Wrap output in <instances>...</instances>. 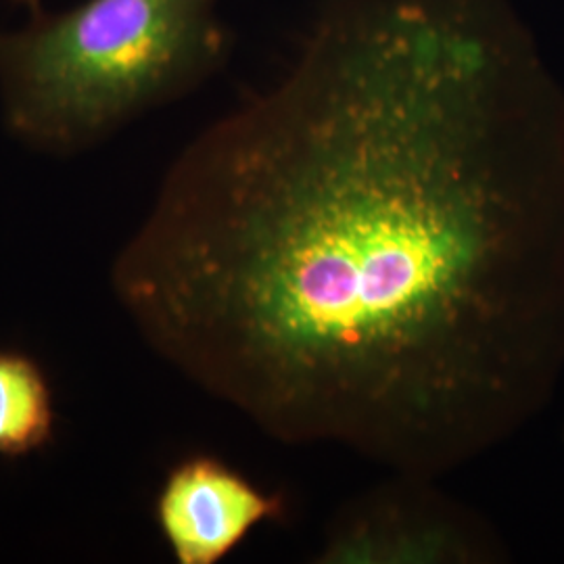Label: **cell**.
I'll return each instance as SVG.
<instances>
[{
	"label": "cell",
	"instance_id": "6da1fadb",
	"mask_svg": "<svg viewBox=\"0 0 564 564\" xmlns=\"http://www.w3.org/2000/svg\"><path fill=\"white\" fill-rule=\"evenodd\" d=\"M111 289L272 440L440 479L563 368V93L506 0H324L170 165Z\"/></svg>",
	"mask_w": 564,
	"mask_h": 564
},
{
	"label": "cell",
	"instance_id": "7a4b0ae2",
	"mask_svg": "<svg viewBox=\"0 0 564 564\" xmlns=\"http://www.w3.org/2000/svg\"><path fill=\"white\" fill-rule=\"evenodd\" d=\"M223 0H84L0 34V107L11 134L67 155L176 101L228 53Z\"/></svg>",
	"mask_w": 564,
	"mask_h": 564
},
{
	"label": "cell",
	"instance_id": "3957f363",
	"mask_svg": "<svg viewBox=\"0 0 564 564\" xmlns=\"http://www.w3.org/2000/svg\"><path fill=\"white\" fill-rule=\"evenodd\" d=\"M437 479L393 473L343 506L316 552L321 564H484L498 561L500 542L468 506Z\"/></svg>",
	"mask_w": 564,
	"mask_h": 564
},
{
	"label": "cell",
	"instance_id": "277c9868",
	"mask_svg": "<svg viewBox=\"0 0 564 564\" xmlns=\"http://www.w3.org/2000/svg\"><path fill=\"white\" fill-rule=\"evenodd\" d=\"M289 514L282 494H268L218 456L174 464L155 496L153 517L178 564H218L249 535Z\"/></svg>",
	"mask_w": 564,
	"mask_h": 564
},
{
	"label": "cell",
	"instance_id": "5b68a950",
	"mask_svg": "<svg viewBox=\"0 0 564 564\" xmlns=\"http://www.w3.org/2000/svg\"><path fill=\"white\" fill-rule=\"evenodd\" d=\"M53 387L41 364L20 349H0V458L18 460L53 442Z\"/></svg>",
	"mask_w": 564,
	"mask_h": 564
},
{
	"label": "cell",
	"instance_id": "8992f818",
	"mask_svg": "<svg viewBox=\"0 0 564 564\" xmlns=\"http://www.w3.org/2000/svg\"><path fill=\"white\" fill-rule=\"evenodd\" d=\"M13 2H18V4H28V7H36V4H39V0H13Z\"/></svg>",
	"mask_w": 564,
	"mask_h": 564
}]
</instances>
